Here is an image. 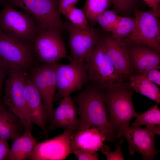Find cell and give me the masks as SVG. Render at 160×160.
I'll return each instance as SVG.
<instances>
[{
  "label": "cell",
  "instance_id": "obj_27",
  "mask_svg": "<svg viewBox=\"0 0 160 160\" xmlns=\"http://www.w3.org/2000/svg\"><path fill=\"white\" fill-rule=\"evenodd\" d=\"M113 10L116 13L126 14L136 7V0H112Z\"/></svg>",
  "mask_w": 160,
  "mask_h": 160
},
{
  "label": "cell",
  "instance_id": "obj_17",
  "mask_svg": "<svg viewBox=\"0 0 160 160\" xmlns=\"http://www.w3.org/2000/svg\"><path fill=\"white\" fill-rule=\"evenodd\" d=\"M24 94L31 121L41 129L47 139V121L41 98L31 76L26 75Z\"/></svg>",
  "mask_w": 160,
  "mask_h": 160
},
{
  "label": "cell",
  "instance_id": "obj_25",
  "mask_svg": "<svg viewBox=\"0 0 160 160\" xmlns=\"http://www.w3.org/2000/svg\"><path fill=\"white\" fill-rule=\"evenodd\" d=\"M112 4V0H86L83 10L88 19L95 21L96 16Z\"/></svg>",
  "mask_w": 160,
  "mask_h": 160
},
{
  "label": "cell",
  "instance_id": "obj_21",
  "mask_svg": "<svg viewBox=\"0 0 160 160\" xmlns=\"http://www.w3.org/2000/svg\"><path fill=\"white\" fill-rule=\"evenodd\" d=\"M13 141L6 160L27 159L37 143L36 139L33 135L31 130L25 131L22 135Z\"/></svg>",
  "mask_w": 160,
  "mask_h": 160
},
{
  "label": "cell",
  "instance_id": "obj_10",
  "mask_svg": "<svg viewBox=\"0 0 160 160\" xmlns=\"http://www.w3.org/2000/svg\"><path fill=\"white\" fill-rule=\"evenodd\" d=\"M32 48L35 57L43 64L69 58L61 32L56 30H39Z\"/></svg>",
  "mask_w": 160,
  "mask_h": 160
},
{
  "label": "cell",
  "instance_id": "obj_37",
  "mask_svg": "<svg viewBox=\"0 0 160 160\" xmlns=\"http://www.w3.org/2000/svg\"><path fill=\"white\" fill-rule=\"evenodd\" d=\"M4 3V0H0V6L3 5Z\"/></svg>",
  "mask_w": 160,
  "mask_h": 160
},
{
  "label": "cell",
  "instance_id": "obj_13",
  "mask_svg": "<svg viewBox=\"0 0 160 160\" xmlns=\"http://www.w3.org/2000/svg\"><path fill=\"white\" fill-rule=\"evenodd\" d=\"M63 28L69 34V61L85 63L101 39L97 30L91 27L84 29L77 27L69 21L63 23Z\"/></svg>",
  "mask_w": 160,
  "mask_h": 160
},
{
  "label": "cell",
  "instance_id": "obj_23",
  "mask_svg": "<svg viewBox=\"0 0 160 160\" xmlns=\"http://www.w3.org/2000/svg\"><path fill=\"white\" fill-rule=\"evenodd\" d=\"M135 25V17L121 16L117 23L113 27L111 37L119 42L127 37L133 31Z\"/></svg>",
  "mask_w": 160,
  "mask_h": 160
},
{
  "label": "cell",
  "instance_id": "obj_22",
  "mask_svg": "<svg viewBox=\"0 0 160 160\" xmlns=\"http://www.w3.org/2000/svg\"><path fill=\"white\" fill-rule=\"evenodd\" d=\"M129 78V84L133 91L160 104L159 87L138 74L132 75Z\"/></svg>",
  "mask_w": 160,
  "mask_h": 160
},
{
  "label": "cell",
  "instance_id": "obj_29",
  "mask_svg": "<svg viewBox=\"0 0 160 160\" xmlns=\"http://www.w3.org/2000/svg\"><path fill=\"white\" fill-rule=\"evenodd\" d=\"M73 153L79 160H97L99 159L97 151L82 149L74 150Z\"/></svg>",
  "mask_w": 160,
  "mask_h": 160
},
{
  "label": "cell",
  "instance_id": "obj_15",
  "mask_svg": "<svg viewBox=\"0 0 160 160\" xmlns=\"http://www.w3.org/2000/svg\"><path fill=\"white\" fill-rule=\"evenodd\" d=\"M101 40L110 60L120 76L124 80L132 75V69L126 46L105 34Z\"/></svg>",
  "mask_w": 160,
  "mask_h": 160
},
{
  "label": "cell",
  "instance_id": "obj_18",
  "mask_svg": "<svg viewBox=\"0 0 160 160\" xmlns=\"http://www.w3.org/2000/svg\"><path fill=\"white\" fill-rule=\"evenodd\" d=\"M77 107L70 96L64 98L55 110L50 122V128L75 127L77 129L79 119L77 118Z\"/></svg>",
  "mask_w": 160,
  "mask_h": 160
},
{
  "label": "cell",
  "instance_id": "obj_14",
  "mask_svg": "<svg viewBox=\"0 0 160 160\" xmlns=\"http://www.w3.org/2000/svg\"><path fill=\"white\" fill-rule=\"evenodd\" d=\"M67 127L61 134L50 140L36 143L28 158L31 160H63L72 153L71 138L76 130Z\"/></svg>",
  "mask_w": 160,
  "mask_h": 160
},
{
  "label": "cell",
  "instance_id": "obj_11",
  "mask_svg": "<svg viewBox=\"0 0 160 160\" xmlns=\"http://www.w3.org/2000/svg\"><path fill=\"white\" fill-rule=\"evenodd\" d=\"M35 58L31 47L10 38L0 29V64L6 70L24 71L32 66Z\"/></svg>",
  "mask_w": 160,
  "mask_h": 160
},
{
  "label": "cell",
  "instance_id": "obj_12",
  "mask_svg": "<svg viewBox=\"0 0 160 160\" xmlns=\"http://www.w3.org/2000/svg\"><path fill=\"white\" fill-rule=\"evenodd\" d=\"M57 64H43L31 70V77L41 98L46 121L49 122L55 111L54 102L57 90L55 72Z\"/></svg>",
  "mask_w": 160,
  "mask_h": 160
},
{
  "label": "cell",
  "instance_id": "obj_3",
  "mask_svg": "<svg viewBox=\"0 0 160 160\" xmlns=\"http://www.w3.org/2000/svg\"><path fill=\"white\" fill-rule=\"evenodd\" d=\"M0 11V29L10 38L32 47L39 31L34 20L24 12L4 3Z\"/></svg>",
  "mask_w": 160,
  "mask_h": 160
},
{
  "label": "cell",
  "instance_id": "obj_19",
  "mask_svg": "<svg viewBox=\"0 0 160 160\" xmlns=\"http://www.w3.org/2000/svg\"><path fill=\"white\" fill-rule=\"evenodd\" d=\"M105 141V137L97 129L91 128L76 131L72 135L71 144L72 151L82 149L97 151Z\"/></svg>",
  "mask_w": 160,
  "mask_h": 160
},
{
  "label": "cell",
  "instance_id": "obj_20",
  "mask_svg": "<svg viewBox=\"0 0 160 160\" xmlns=\"http://www.w3.org/2000/svg\"><path fill=\"white\" fill-rule=\"evenodd\" d=\"M24 127L18 118L0 100V140H14L22 135Z\"/></svg>",
  "mask_w": 160,
  "mask_h": 160
},
{
  "label": "cell",
  "instance_id": "obj_7",
  "mask_svg": "<svg viewBox=\"0 0 160 160\" xmlns=\"http://www.w3.org/2000/svg\"><path fill=\"white\" fill-rule=\"evenodd\" d=\"M133 11L135 20L134 28L121 42L126 46L145 45L160 53L159 16L152 9L144 12L136 7Z\"/></svg>",
  "mask_w": 160,
  "mask_h": 160
},
{
  "label": "cell",
  "instance_id": "obj_8",
  "mask_svg": "<svg viewBox=\"0 0 160 160\" xmlns=\"http://www.w3.org/2000/svg\"><path fill=\"white\" fill-rule=\"evenodd\" d=\"M156 135H160V125L143 128L124 125L116 131L115 137L116 138L123 137L126 139L130 155L137 152L142 156L143 160H152L159 152L155 144Z\"/></svg>",
  "mask_w": 160,
  "mask_h": 160
},
{
  "label": "cell",
  "instance_id": "obj_28",
  "mask_svg": "<svg viewBox=\"0 0 160 160\" xmlns=\"http://www.w3.org/2000/svg\"><path fill=\"white\" fill-rule=\"evenodd\" d=\"M116 147V150L113 152L110 151V148L106 145L103 144L101 147L102 152L105 155L107 160H124L121 145L117 144Z\"/></svg>",
  "mask_w": 160,
  "mask_h": 160
},
{
  "label": "cell",
  "instance_id": "obj_26",
  "mask_svg": "<svg viewBox=\"0 0 160 160\" xmlns=\"http://www.w3.org/2000/svg\"><path fill=\"white\" fill-rule=\"evenodd\" d=\"M63 15L71 23L77 27L84 29L91 28L83 11L75 6L67 10Z\"/></svg>",
  "mask_w": 160,
  "mask_h": 160
},
{
  "label": "cell",
  "instance_id": "obj_2",
  "mask_svg": "<svg viewBox=\"0 0 160 160\" xmlns=\"http://www.w3.org/2000/svg\"><path fill=\"white\" fill-rule=\"evenodd\" d=\"M133 90L124 82L105 90V99L108 115L110 132L115 141V133L124 125H129L131 120L138 114L132 98Z\"/></svg>",
  "mask_w": 160,
  "mask_h": 160
},
{
  "label": "cell",
  "instance_id": "obj_33",
  "mask_svg": "<svg viewBox=\"0 0 160 160\" xmlns=\"http://www.w3.org/2000/svg\"><path fill=\"white\" fill-rule=\"evenodd\" d=\"M102 13L113 27L118 22L121 17L117 15L114 10L108 9L106 10Z\"/></svg>",
  "mask_w": 160,
  "mask_h": 160
},
{
  "label": "cell",
  "instance_id": "obj_24",
  "mask_svg": "<svg viewBox=\"0 0 160 160\" xmlns=\"http://www.w3.org/2000/svg\"><path fill=\"white\" fill-rule=\"evenodd\" d=\"M136 117V120L132 124V127H138L143 125H160V110L157 104L146 111L138 114Z\"/></svg>",
  "mask_w": 160,
  "mask_h": 160
},
{
  "label": "cell",
  "instance_id": "obj_4",
  "mask_svg": "<svg viewBox=\"0 0 160 160\" xmlns=\"http://www.w3.org/2000/svg\"><path fill=\"white\" fill-rule=\"evenodd\" d=\"M25 73L19 69L9 70L3 100L6 107L18 118L26 131L31 130L33 126L24 94Z\"/></svg>",
  "mask_w": 160,
  "mask_h": 160
},
{
  "label": "cell",
  "instance_id": "obj_35",
  "mask_svg": "<svg viewBox=\"0 0 160 160\" xmlns=\"http://www.w3.org/2000/svg\"><path fill=\"white\" fill-rule=\"evenodd\" d=\"M159 16L160 15V0H142Z\"/></svg>",
  "mask_w": 160,
  "mask_h": 160
},
{
  "label": "cell",
  "instance_id": "obj_34",
  "mask_svg": "<svg viewBox=\"0 0 160 160\" xmlns=\"http://www.w3.org/2000/svg\"><path fill=\"white\" fill-rule=\"evenodd\" d=\"M9 150L7 142L0 140V160L7 159Z\"/></svg>",
  "mask_w": 160,
  "mask_h": 160
},
{
  "label": "cell",
  "instance_id": "obj_1",
  "mask_svg": "<svg viewBox=\"0 0 160 160\" xmlns=\"http://www.w3.org/2000/svg\"><path fill=\"white\" fill-rule=\"evenodd\" d=\"M105 90L96 87L89 81L84 89L75 97L79 116L76 131L95 128L105 137L106 142H113L105 99Z\"/></svg>",
  "mask_w": 160,
  "mask_h": 160
},
{
  "label": "cell",
  "instance_id": "obj_16",
  "mask_svg": "<svg viewBox=\"0 0 160 160\" xmlns=\"http://www.w3.org/2000/svg\"><path fill=\"white\" fill-rule=\"evenodd\" d=\"M126 47L132 69H134L138 74L151 69H160V53L144 44Z\"/></svg>",
  "mask_w": 160,
  "mask_h": 160
},
{
  "label": "cell",
  "instance_id": "obj_32",
  "mask_svg": "<svg viewBox=\"0 0 160 160\" xmlns=\"http://www.w3.org/2000/svg\"><path fill=\"white\" fill-rule=\"evenodd\" d=\"M95 21L98 23L107 33L111 32L112 31L113 28V26L109 23L102 13L96 16Z\"/></svg>",
  "mask_w": 160,
  "mask_h": 160
},
{
  "label": "cell",
  "instance_id": "obj_6",
  "mask_svg": "<svg viewBox=\"0 0 160 160\" xmlns=\"http://www.w3.org/2000/svg\"><path fill=\"white\" fill-rule=\"evenodd\" d=\"M85 65L89 81L98 88L105 90L124 82L108 57L101 39Z\"/></svg>",
  "mask_w": 160,
  "mask_h": 160
},
{
  "label": "cell",
  "instance_id": "obj_31",
  "mask_svg": "<svg viewBox=\"0 0 160 160\" xmlns=\"http://www.w3.org/2000/svg\"><path fill=\"white\" fill-rule=\"evenodd\" d=\"M79 0H59L58 6V11L60 15L75 6Z\"/></svg>",
  "mask_w": 160,
  "mask_h": 160
},
{
  "label": "cell",
  "instance_id": "obj_5",
  "mask_svg": "<svg viewBox=\"0 0 160 160\" xmlns=\"http://www.w3.org/2000/svg\"><path fill=\"white\" fill-rule=\"evenodd\" d=\"M4 3L18 8L30 16L39 30L52 29L61 32L63 23L58 11L59 0H4Z\"/></svg>",
  "mask_w": 160,
  "mask_h": 160
},
{
  "label": "cell",
  "instance_id": "obj_30",
  "mask_svg": "<svg viewBox=\"0 0 160 160\" xmlns=\"http://www.w3.org/2000/svg\"><path fill=\"white\" fill-rule=\"evenodd\" d=\"M138 75L145 77L159 87L160 86V71L159 69H152L144 71Z\"/></svg>",
  "mask_w": 160,
  "mask_h": 160
},
{
  "label": "cell",
  "instance_id": "obj_9",
  "mask_svg": "<svg viewBox=\"0 0 160 160\" xmlns=\"http://www.w3.org/2000/svg\"><path fill=\"white\" fill-rule=\"evenodd\" d=\"M68 64L58 63L55 75L57 92L54 101H60L81 89L89 81L85 63L70 60Z\"/></svg>",
  "mask_w": 160,
  "mask_h": 160
},
{
  "label": "cell",
  "instance_id": "obj_36",
  "mask_svg": "<svg viewBox=\"0 0 160 160\" xmlns=\"http://www.w3.org/2000/svg\"><path fill=\"white\" fill-rule=\"evenodd\" d=\"M5 71L6 70L0 64V97L1 93L3 83L5 76Z\"/></svg>",
  "mask_w": 160,
  "mask_h": 160
}]
</instances>
